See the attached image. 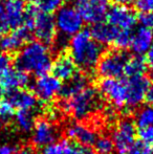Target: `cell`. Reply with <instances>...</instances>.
<instances>
[{
  "label": "cell",
  "mask_w": 153,
  "mask_h": 154,
  "mask_svg": "<svg viewBox=\"0 0 153 154\" xmlns=\"http://www.w3.org/2000/svg\"><path fill=\"white\" fill-rule=\"evenodd\" d=\"M131 39H132V32L131 31H124V29H118L116 37L113 41V45L120 51H124L130 47Z\"/></svg>",
  "instance_id": "obj_28"
},
{
  "label": "cell",
  "mask_w": 153,
  "mask_h": 154,
  "mask_svg": "<svg viewBox=\"0 0 153 154\" xmlns=\"http://www.w3.org/2000/svg\"><path fill=\"white\" fill-rule=\"evenodd\" d=\"M152 149L153 147L144 144L141 140H136L126 154H151Z\"/></svg>",
  "instance_id": "obj_32"
},
{
  "label": "cell",
  "mask_w": 153,
  "mask_h": 154,
  "mask_svg": "<svg viewBox=\"0 0 153 154\" xmlns=\"http://www.w3.org/2000/svg\"><path fill=\"white\" fill-rule=\"evenodd\" d=\"M13 154H36V153H35V150H34L32 147L25 146L20 149H17Z\"/></svg>",
  "instance_id": "obj_38"
},
{
  "label": "cell",
  "mask_w": 153,
  "mask_h": 154,
  "mask_svg": "<svg viewBox=\"0 0 153 154\" xmlns=\"http://www.w3.org/2000/svg\"><path fill=\"white\" fill-rule=\"evenodd\" d=\"M147 101L148 103H149V105L153 106V85L150 86L149 90H148V93H147Z\"/></svg>",
  "instance_id": "obj_41"
},
{
  "label": "cell",
  "mask_w": 153,
  "mask_h": 154,
  "mask_svg": "<svg viewBox=\"0 0 153 154\" xmlns=\"http://www.w3.org/2000/svg\"><path fill=\"white\" fill-rule=\"evenodd\" d=\"M8 100L14 108L18 110H31L33 111L38 106V99L34 92L25 89H17L10 91Z\"/></svg>",
  "instance_id": "obj_20"
},
{
  "label": "cell",
  "mask_w": 153,
  "mask_h": 154,
  "mask_svg": "<svg viewBox=\"0 0 153 154\" xmlns=\"http://www.w3.org/2000/svg\"><path fill=\"white\" fill-rule=\"evenodd\" d=\"M59 136L57 127L50 121L41 119L37 121L32 130V142L38 148H44L56 142Z\"/></svg>",
  "instance_id": "obj_13"
},
{
  "label": "cell",
  "mask_w": 153,
  "mask_h": 154,
  "mask_svg": "<svg viewBox=\"0 0 153 154\" xmlns=\"http://www.w3.org/2000/svg\"><path fill=\"white\" fill-rule=\"evenodd\" d=\"M33 34L40 42L46 45L53 44L56 40V35H57L55 18L53 15L39 10L34 20Z\"/></svg>",
  "instance_id": "obj_10"
},
{
  "label": "cell",
  "mask_w": 153,
  "mask_h": 154,
  "mask_svg": "<svg viewBox=\"0 0 153 154\" xmlns=\"http://www.w3.org/2000/svg\"><path fill=\"white\" fill-rule=\"evenodd\" d=\"M151 154H153V149H152V152H151Z\"/></svg>",
  "instance_id": "obj_46"
},
{
  "label": "cell",
  "mask_w": 153,
  "mask_h": 154,
  "mask_svg": "<svg viewBox=\"0 0 153 154\" xmlns=\"http://www.w3.org/2000/svg\"><path fill=\"white\" fill-rule=\"evenodd\" d=\"M40 154H96L93 149L72 140H56L41 149Z\"/></svg>",
  "instance_id": "obj_15"
},
{
  "label": "cell",
  "mask_w": 153,
  "mask_h": 154,
  "mask_svg": "<svg viewBox=\"0 0 153 154\" xmlns=\"http://www.w3.org/2000/svg\"><path fill=\"white\" fill-rule=\"evenodd\" d=\"M53 59L48 46L40 41H29L19 51L16 67L37 77L46 75L51 69Z\"/></svg>",
  "instance_id": "obj_1"
},
{
  "label": "cell",
  "mask_w": 153,
  "mask_h": 154,
  "mask_svg": "<svg viewBox=\"0 0 153 154\" xmlns=\"http://www.w3.org/2000/svg\"><path fill=\"white\" fill-rule=\"evenodd\" d=\"M88 83H89V81H88L87 75L76 73L69 81H67L65 85H62V89L60 91L62 100L68 99L76 92L82 90L86 86H88Z\"/></svg>",
  "instance_id": "obj_23"
},
{
  "label": "cell",
  "mask_w": 153,
  "mask_h": 154,
  "mask_svg": "<svg viewBox=\"0 0 153 154\" xmlns=\"http://www.w3.org/2000/svg\"><path fill=\"white\" fill-rule=\"evenodd\" d=\"M99 92L115 108L126 106V85L120 79H102L99 83Z\"/></svg>",
  "instance_id": "obj_8"
},
{
  "label": "cell",
  "mask_w": 153,
  "mask_h": 154,
  "mask_svg": "<svg viewBox=\"0 0 153 154\" xmlns=\"http://www.w3.org/2000/svg\"><path fill=\"white\" fill-rule=\"evenodd\" d=\"M53 75L60 81H69L77 73V65L69 55L60 54L51 64Z\"/></svg>",
  "instance_id": "obj_19"
},
{
  "label": "cell",
  "mask_w": 153,
  "mask_h": 154,
  "mask_svg": "<svg viewBox=\"0 0 153 154\" xmlns=\"http://www.w3.org/2000/svg\"><path fill=\"white\" fill-rule=\"evenodd\" d=\"M32 34L31 29L24 25L16 29L13 32L5 34L0 39V51L5 54L19 51L31 41Z\"/></svg>",
  "instance_id": "obj_14"
},
{
  "label": "cell",
  "mask_w": 153,
  "mask_h": 154,
  "mask_svg": "<svg viewBox=\"0 0 153 154\" xmlns=\"http://www.w3.org/2000/svg\"><path fill=\"white\" fill-rule=\"evenodd\" d=\"M66 1L67 0H42L40 2L41 11L51 14L54 12H57L63 5H65Z\"/></svg>",
  "instance_id": "obj_30"
},
{
  "label": "cell",
  "mask_w": 153,
  "mask_h": 154,
  "mask_svg": "<svg viewBox=\"0 0 153 154\" xmlns=\"http://www.w3.org/2000/svg\"><path fill=\"white\" fill-rule=\"evenodd\" d=\"M8 29H10V26H8V21L5 19L3 5H2V2H0V39L8 32Z\"/></svg>",
  "instance_id": "obj_35"
},
{
  "label": "cell",
  "mask_w": 153,
  "mask_h": 154,
  "mask_svg": "<svg viewBox=\"0 0 153 154\" xmlns=\"http://www.w3.org/2000/svg\"><path fill=\"white\" fill-rule=\"evenodd\" d=\"M94 151L96 154H112L115 151V145L111 137L103 135L96 138L94 143Z\"/></svg>",
  "instance_id": "obj_27"
},
{
  "label": "cell",
  "mask_w": 153,
  "mask_h": 154,
  "mask_svg": "<svg viewBox=\"0 0 153 154\" xmlns=\"http://www.w3.org/2000/svg\"><path fill=\"white\" fill-rule=\"evenodd\" d=\"M66 135L69 140L84 146H92L96 143V133L93 129L82 123H72L66 128Z\"/></svg>",
  "instance_id": "obj_18"
},
{
  "label": "cell",
  "mask_w": 153,
  "mask_h": 154,
  "mask_svg": "<svg viewBox=\"0 0 153 154\" xmlns=\"http://www.w3.org/2000/svg\"><path fill=\"white\" fill-rule=\"evenodd\" d=\"M153 46V31L139 27L132 34L130 48L137 56L145 55L148 51Z\"/></svg>",
  "instance_id": "obj_21"
},
{
  "label": "cell",
  "mask_w": 153,
  "mask_h": 154,
  "mask_svg": "<svg viewBox=\"0 0 153 154\" xmlns=\"http://www.w3.org/2000/svg\"><path fill=\"white\" fill-rule=\"evenodd\" d=\"M54 18L57 32L64 39L72 38L83 29L84 21L76 6L63 5L57 11Z\"/></svg>",
  "instance_id": "obj_4"
},
{
  "label": "cell",
  "mask_w": 153,
  "mask_h": 154,
  "mask_svg": "<svg viewBox=\"0 0 153 154\" xmlns=\"http://www.w3.org/2000/svg\"><path fill=\"white\" fill-rule=\"evenodd\" d=\"M11 58L8 54L0 51V75L10 67Z\"/></svg>",
  "instance_id": "obj_36"
},
{
  "label": "cell",
  "mask_w": 153,
  "mask_h": 154,
  "mask_svg": "<svg viewBox=\"0 0 153 154\" xmlns=\"http://www.w3.org/2000/svg\"><path fill=\"white\" fill-rule=\"evenodd\" d=\"M128 56L124 51L112 49L101 57L96 68L103 79H120L125 72Z\"/></svg>",
  "instance_id": "obj_5"
},
{
  "label": "cell",
  "mask_w": 153,
  "mask_h": 154,
  "mask_svg": "<svg viewBox=\"0 0 153 154\" xmlns=\"http://www.w3.org/2000/svg\"><path fill=\"white\" fill-rule=\"evenodd\" d=\"M137 21L141 23L142 27L153 31V12L141 13V15L137 17Z\"/></svg>",
  "instance_id": "obj_33"
},
{
  "label": "cell",
  "mask_w": 153,
  "mask_h": 154,
  "mask_svg": "<svg viewBox=\"0 0 153 154\" xmlns=\"http://www.w3.org/2000/svg\"><path fill=\"white\" fill-rule=\"evenodd\" d=\"M62 89V82L53 75H43L38 77L33 85L34 94L42 102H50Z\"/></svg>",
  "instance_id": "obj_12"
},
{
  "label": "cell",
  "mask_w": 153,
  "mask_h": 154,
  "mask_svg": "<svg viewBox=\"0 0 153 154\" xmlns=\"http://www.w3.org/2000/svg\"><path fill=\"white\" fill-rule=\"evenodd\" d=\"M0 82L4 86L6 91H13L17 89H23L29 84V75L25 71L17 68L8 67L1 75Z\"/></svg>",
  "instance_id": "obj_17"
},
{
  "label": "cell",
  "mask_w": 153,
  "mask_h": 154,
  "mask_svg": "<svg viewBox=\"0 0 153 154\" xmlns=\"http://www.w3.org/2000/svg\"><path fill=\"white\" fill-rule=\"evenodd\" d=\"M61 105L78 120L87 119L101 107L100 92L88 85L68 99L62 100Z\"/></svg>",
  "instance_id": "obj_3"
},
{
  "label": "cell",
  "mask_w": 153,
  "mask_h": 154,
  "mask_svg": "<svg viewBox=\"0 0 153 154\" xmlns=\"http://www.w3.org/2000/svg\"><path fill=\"white\" fill-rule=\"evenodd\" d=\"M145 61L148 65L153 67V46L145 54Z\"/></svg>",
  "instance_id": "obj_39"
},
{
  "label": "cell",
  "mask_w": 153,
  "mask_h": 154,
  "mask_svg": "<svg viewBox=\"0 0 153 154\" xmlns=\"http://www.w3.org/2000/svg\"><path fill=\"white\" fill-rule=\"evenodd\" d=\"M151 79L153 80V67H152V70H151Z\"/></svg>",
  "instance_id": "obj_45"
},
{
  "label": "cell",
  "mask_w": 153,
  "mask_h": 154,
  "mask_svg": "<svg viewBox=\"0 0 153 154\" xmlns=\"http://www.w3.org/2000/svg\"><path fill=\"white\" fill-rule=\"evenodd\" d=\"M69 56L81 69L85 71L96 68L103 56V46L92 39L89 31L79 32L72 36L68 44Z\"/></svg>",
  "instance_id": "obj_2"
},
{
  "label": "cell",
  "mask_w": 153,
  "mask_h": 154,
  "mask_svg": "<svg viewBox=\"0 0 153 154\" xmlns=\"http://www.w3.org/2000/svg\"><path fill=\"white\" fill-rule=\"evenodd\" d=\"M107 22L118 29L131 31L137 23L135 12L126 5H115L109 8L106 15Z\"/></svg>",
  "instance_id": "obj_11"
},
{
  "label": "cell",
  "mask_w": 153,
  "mask_h": 154,
  "mask_svg": "<svg viewBox=\"0 0 153 154\" xmlns=\"http://www.w3.org/2000/svg\"><path fill=\"white\" fill-rule=\"evenodd\" d=\"M15 108L8 99H0V122L8 123L15 116Z\"/></svg>",
  "instance_id": "obj_29"
},
{
  "label": "cell",
  "mask_w": 153,
  "mask_h": 154,
  "mask_svg": "<svg viewBox=\"0 0 153 154\" xmlns=\"http://www.w3.org/2000/svg\"><path fill=\"white\" fill-rule=\"evenodd\" d=\"M113 1L115 2L116 4H118V5H130V4H133L135 3V1L136 0H113Z\"/></svg>",
  "instance_id": "obj_40"
},
{
  "label": "cell",
  "mask_w": 153,
  "mask_h": 154,
  "mask_svg": "<svg viewBox=\"0 0 153 154\" xmlns=\"http://www.w3.org/2000/svg\"><path fill=\"white\" fill-rule=\"evenodd\" d=\"M135 8L141 13L152 12L153 11V0H136Z\"/></svg>",
  "instance_id": "obj_34"
},
{
  "label": "cell",
  "mask_w": 153,
  "mask_h": 154,
  "mask_svg": "<svg viewBox=\"0 0 153 154\" xmlns=\"http://www.w3.org/2000/svg\"><path fill=\"white\" fill-rule=\"evenodd\" d=\"M147 70V63L145 59L141 56H134V57L128 58V61L125 66V72L128 78L141 77Z\"/></svg>",
  "instance_id": "obj_24"
},
{
  "label": "cell",
  "mask_w": 153,
  "mask_h": 154,
  "mask_svg": "<svg viewBox=\"0 0 153 154\" xmlns=\"http://www.w3.org/2000/svg\"><path fill=\"white\" fill-rule=\"evenodd\" d=\"M14 119L17 127L23 132L32 131L36 123L34 113L31 110H17Z\"/></svg>",
  "instance_id": "obj_25"
},
{
  "label": "cell",
  "mask_w": 153,
  "mask_h": 154,
  "mask_svg": "<svg viewBox=\"0 0 153 154\" xmlns=\"http://www.w3.org/2000/svg\"><path fill=\"white\" fill-rule=\"evenodd\" d=\"M2 5L10 29H16L22 26L26 11L24 0H4Z\"/></svg>",
  "instance_id": "obj_16"
},
{
  "label": "cell",
  "mask_w": 153,
  "mask_h": 154,
  "mask_svg": "<svg viewBox=\"0 0 153 154\" xmlns=\"http://www.w3.org/2000/svg\"><path fill=\"white\" fill-rule=\"evenodd\" d=\"M6 93V89L4 88V86L1 84V82H0V99H3L4 94Z\"/></svg>",
  "instance_id": "obj_42"
},
{
  "label": "cell",
  "mask_w": 153,
  "mask_h": 154,
  "mask_svg": "<svg viewBox=\"0 0 153 154\" xmlns=\"http://www.w3.org/2000/svg\"><path fill=\"white\" fill-rule=\"evenodd\" d=\"M118 32V29L110 25L108 22L105 23L103 21L93 24L89 31L92 39L101 45L113 44V41H115Z\"/></svg>",
  "instance_id": "obj_22"
},
{
  "label": "cell",
  "mask_w": 153,
  "mask_h": 154,
  "mask_svg": "<svg viewBox=\"0 0 153 154\" xmlns=\"http://www.w3.org/2000/svg\"><path fill=\"white\" fill-rule=\"evenodd\" d=\"M15 149L13 146L8 144H0V154H13Z\"/></svg>",
  "instance_id": "obj_37"
},
{
  "label": "cell",
  "mask_w": 153,
  "mask_h": 154,
  "mask_svg": "<svg viewBox=\"0 0 153 154\" xmlns=\"http://www.w3.org/2000/svg\"><path fill=\"white\" fill-rule=\"evenodd\" d=\"M137 135L139 136L141 142L150 147H153V126L139 128L137 131Z\"/></svg>",
  "instance_id": "obj_31"
},
{
  "label": "cell",
  "mask_w": 153,
  "mask_h": 154,
  "mask_svg": "<svg viewBox=\"0 0 153 154\" xmlns=\"http://www.w3.org/2000/svg\"><path fill=\"white\" fill-rule=\"evenodd\" d=\"M76 8L84 22L96 24L106 18L109 0H77Z\"/></svg>",
  "instance_id": "obj_7"
},
{
  "label": "cell",
  "mask_w": 153,
  "mask_h": 154,
  "mask_svg": "<svg viewBox=\"0 0 153 154\" xmlns=\"http://www.w3.org/2000/svg\"><path fill=\"white\" fill-rule=\"evenodd\" d=\"M126 85V106L130 109H135L143 104L147 97L148 90L150 88V82L144 75L134 78H128L125 81Z\"/></svg>",
  "instance_id": "obj_9"
},
{
  "label": "cell",
  "mask_w": 153,
  "mask_h": 154,
  "mask_svg": "<svg viewBox=\"0 0 153 154\" xmlns=\"http://www.w3.org/2000/svg\"><path fill=\"white\" fill-rule=\"evenodd\" d=\"M24 1L29 2V3H32V4H38V3H40L42 0H24Z\"/></svg>",
  "instance_id": "obj_43"
},
{
  "label": "cell",
  "mask_w": 153,
  "mask_h": 154,
  "mask_svg": "<svg viewBox=\"0 0 153 154\" xmlns=\"http://www.w3.org/2000/svg\"><path fill=\"white\" fill-rule=\"evenodd\" d=\"M137 130L134 122L130 119H123L116 124L112 131L111 140L115 150L118 154H126L136 140Z\"/></svg>",
  "instance_id": "obj_6"
},
{
  "label": "cell",
  "mask_w": 153,
  "mask_h": 154,
  "mask_svg": "<svg viewBox=\"0 0 153 154\" xmlns=\"http://www.w3.org/2000/svg\"><path fill=\"white\" fill-rule=\"evenodd\" d=\"M1 131H2V123L0 122V134H1Z\"/></svg>",
  "instance_id": "obj_44"
},
{
  "label": "cell",
  "mask_w": 153,
  "mask_h": 154,
  "mask_svg": "<svg viewBox=\"0 0 153 154\" xmlns=\"http://www.w3.org/2000/svg\"><path fill=\"white\" fill-rule=\"evenodd\" d=\"M134 124L136 127L144 128L148 126H153V106L146 105L137 109L134 116Z\"/></svg>",
  "instance_id": "obj_26"
}]
</instances>
